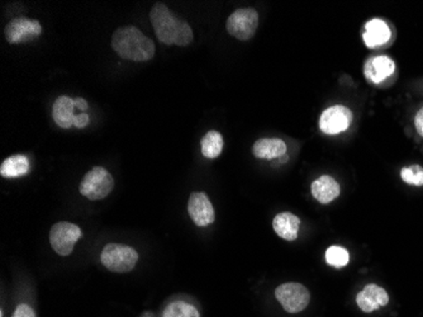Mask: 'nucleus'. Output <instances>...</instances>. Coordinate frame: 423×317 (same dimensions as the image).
<instances>
[{"mask_svg":"<svg viewBox=\"0 0 423 317\" xmlns=\"http://www.w3.org/2000/svg\"><path fill=\"white\" fill-rule=\"evenodd\" d=\"M150 21L160 42L164 45L188 46L193 42V29L183 18L176 17L163 3H156L150 11Z\"/></svg>","mask_w":423,"mask_h":317,"instance_id":"1","label":"nucleus"},{"mask_svg":"<svg viewBox=\"0 0 423 317\" xmlns=\"http://www.w3.org/2000/svg\"><path fill=\"white\" fill-rule=\"evenodd\" d=\"M112 49L130 61H150L155 56V44L135 26L119 27L112 37Z\"/></svg>","mask_w":423,"mask_h":317,"instance_id":"2","label":"nucleus"},{"mask_svg":"<svg viewBox=\"0 0 423 317\" xmlns=\"http://www.w3.org/2000/svg\"><path fill=\"white\" fill-rule=\"evenodd\" d=\"M101 261L109 272L128 273L137 264L138 253L128 245L108 243L101 254Z\"/></svg>","mask_w":423,"mask_h":317,"instance_id":"3","label":"nucleus"},{"mask_svg":"<svg viewBox=\"0 0 423 317\" xmlns=\"http://www.w3.org/2000/svg\"><path fill=\"white\" fill-rule=\"evenodd\" d=\"M114 179L111 173L103 166H96L85 174L79 191L89 201L104 199L113 191Z\"/></svg>","mask_w":423,"mask_h":317,"instance_id":"4","label":"nucleus"},{"mask_svg":"<svg viewBox=\"0 0 423 317\" xmlns=\"http://www.w3.org/2000/svg\"><path fill=\"white\" fill-rule=\"evenodd\" d=\"M227 31L240 41L251 40L259 27V13L254 8H241L233 11L226 23Z\"/></svg>","mask_w":423,"mask_h":317,"instance_id":"5","label":"nucleus"},{"mask_svg":"<svg viewBox=\"0 0 423 317\" xmlns=\"http://www.w3.org/2000/svg\"><path fill=\"white\" fill-rule=\"evenodd\" d=\"M81 238V230L71 222H57L50 231L52 249L61 256H68L73 251L75 243Z\"/></svg>","mask_w":423,"mask_h":317,"instance_id":"6","label":"nucleus"},{"mask_svg":"<svg viewBox=\"0 0 423 317\" xmlns=\"http://www.w3.org/2000/svg\"><path fill=\"white\" fill-rule=\"evenodd\" d=\"M275 297L289 313H298L310 305V291L300 283H284L275 289Z\"/></svg>","mask_w":423,"mask_h":317,"instance_id":"7","label":"nucleus"},{"mask_svg":"<svg viewBox=\"0 0 423 317\" xmlns=\"http://www.w3.org/2000/svg\"><path fill=\"white\" fill-rule=\"evenodd\" d=\"M354 114L350 108L336 104L322 112L320 117V130L326 135H339L350 127Z\"/></svg>","mask_w":423,"mask_h":317,"instance_id":"8","label":"nucleus"},{"mask_svg":"<svg viewBox=\"0 0 423 317\" xmlns=\"http://www.w3.org/2000/svg\"><path fill=\"white\" fill-rule=\"evenodd\" d=\"M42 27L39 21L29 19V18L19 17L11 19L4 29L6 40L11 45L24 44L29 41L34 40L40 36Z\"/></svg>","mask_w":423,"mask_h":317,"instance_id":"9","label":"nucleus"},{"mask_svg":"<svg viewBox=\"0 0 423 317\" xmlns=\"http://www.w3.org/2000/svg\"><path fill=\"white\" fill-rule=\"evenodd\" d=\"M188 213L193 222L199 227H205L215 222V208L203 192H194L188 201Z\"/></svg>","mask_w":423,"mask_h":317,"instance_id":"10","label":"nucleus"},{"mask_svg":"<svg viewBox=\"0 0 423 317\" xmlns=\"http://www.w3.org/2000/svg\"><path fill=\"white\" fill-rule=\"evenodd\" d=\"M389 302V296L385 289L377 284H367L356 297V303L362 312L377 311L382 307L387 306Z\"/></svg>","mask_w":423,"mask_h":317,"instance_id":"11","label":"nucleus"},{"mask_svg":"<svg viewBox=\"0 0 423 317\" xmlns=\"http://www.w3.org/2000/svg\"><path fill=\"white\" fill-rule=\"evenodd\" d=\"M395 64L389 56L370 57L364 65V75L372 84H380L393 75Z\"/></svg>","mask_w":423,"mask_h":317,"instance_id":"12","label":"nucleus"},{"mask_svg":"<svg viewBox=\"0 0 423 317\" xmlns=\"http://www.w3.org/2000/svg\"><path fill=\"white\" fill-rule=\"evenodd\" d=\"M392 37L389 26L382 19H372L365 24V31L362 34V40L369 49H377L379 46L389 42Z\"/></svg>","mask_w":423,"mask_h":317,"instance_id":"13","label":"nucleus"},{"mask_svg":"<svg viewBox=\"0 0 423 317\" xmlns=\"http://www.w3.org/2000/svg\"><path fill=\"white\" fill-rule=\"evenodd\" d=\"M310 192L320 203L328 204L339 197L341 188L332 176H322L312 183Z\"/></svg>","mask_w":423,"mask_h":317,"instance_id":"14","label":"nucleus"},{"mask_svg":"<svg viewBox=\"0 0 423 317\" xmlns=\"http://www.w3.org/2000/svg\"><path fill=\"white\" fill-rule=\"evenodd\" d=\"M253 154L258 158L274 160L284 156L287 154V144L277 137H265L255 142Z\"/></svg>","mask_w":423,"mask_h":317,"instance_id":"15","label":"nucleus"},{"mask_svg":"<svg viewBox=\"0 0 423 317\" xmlns=\"http://www.w3.org/2000/svg\"><path fill=\"white\" fill-rule=\"evenodd\" d=\"M272 227L279 238H284L287 241H294L297 240L300 233V217L290 212H282L275 216L272 221Z\"/></svg>","mask_w":423,"mask_h":317,"instance_id":"16","label":"nucleus"},{"mask_svg":"<svg viewBox=\"0 0 423 317\" xmlns=\"http://www.w3.org/2000/svg\"><path fill=\"white\" fill-rule=\"evenodd\" d=\"M75 108L73 98L68 96H58L52 108V117L55 124L61 129H70L73 126V119L76 116L73 114Z\"/></svg>","mask_w":423,"mask_h":317,"instance_id":"17","label":"nucleus"},{"mask_svg":"<svg viewBox=\"0 0 423 317\" xmlns=\"http://www.w3.org/2000/svg\"><path fill=\"white\" fill-rule=\"evenodd\" d=\"M29 173V160L24 155H11L0 165L3 178H21Z\"/></svg>","mask_w":423,"mask_h":317,"instance_id":"18","label":"nucleus"},{"mask_svg":"<svg viewBox=\"0 0 423 317\" xmlns=\"http://www.w3.org/2000/svg\"><path fill=\"white\" fill-rule=\"evenodd\" d=\"M200 150L204 158H215L220 156L223 150V137L217 131H209L200 142Z\"/></svg>","mask_w":423,"mask_h":317,"instance_id":"19","label":"nucleus"},{"mask_svg":"<svg viewBox=\"0 0 423 317\" xmlns=\"http://www.w3.org/2000/svg\"><path fill=\"white\" fill-rule=\"evenodd\" d=\"M163 317H200L195 307L184 301H174L163 312Z\"/></svg>","mask_w":423,"mask_h":317,"instance_id":"20","label":"nucleus"},{"mask_svg":"<svg viewBox=\"0 0 423 317\" xmlns=\"http://www.w3.org/2000/svg\"><path fill=\"white\" fill-rule=\"evenodd\" d=\"M326 261L335 268H342L349 264L350 255L342 246H330L326 251Z\"/></svg>","mask_w":423,"mask_h":317,"instance_id":"21","label":"nucleus"},{"mask_svg":"<svg viewBox=\"0 0 423 317\" xmlns=\"http://www.w3.org/2000/svg\"><path fill=\"white\" fill-rule=\"evenodd\" d=\"M402 181L416 187L423 186V168L419 165H411L401 170Z\"/></svg>","mask_w":423,"mask_h":317,"instance_id":"22","label":"nucleus"},{"mask_svg":"<svg viewBox=\"0 0 423 317\" xmlns=\"http://www.w3.org/2000/svg\"><path fill=\"white\" fill-rule=\"evenodd\" d=\"M11 317H36V313H34L32 307L26 305V303H22V305H18Z\"/></svg>","mask_w":423,"mask_h":317,"instance_id":"23","label":"nucleus"},{"mask_svg":"<svg viewBox=\"0 0 423 317\" xmlns=\"http://www.w3.org/2000/svg\"><path fill=\"white\" fill-rule=\"evenodd\" d=\"M89 122H91V117L88 114H76L73 119V126L78 129H85L86 126L89 125Z\"/></svg>","mask_w":423,"mask_h":317,"instance_id":"24","label":"nucleus"},{"mask_svg":"<svg viewBox=\"0 0 423 317\" xmlns=\"http://www.w3.org/2000/svg\"><path fill=\"white\" fill-rule=\"evenodd\" d=\"M414 126L418 134L423 137V108L418 111L416 117H414Z\"/></svg>","mask_w":423,"mask_h":317,"instance_id":"25","label":"nucleus"},{"mask_svg":"<svg viewBox=\"0 0 423 317\" xmlns=\"http://www.w3.org/2000/svg\"><path fill=\"white\" fill-rule=\"evenodd\" d=\"M73 104L79 111H83V114H85V111L89 108V104L84 98H73Z\"/></svg>","mask_w":423,"mask_h":317,"instance_id":"26","label":"nucleus"},{"mask_svg":"<svg viewBox=\"0 0 423 317\" xmlns=\"http://www.w3.org/2000/svg\"><path fill=\"white\" fill-rule=\"evenodd\" d=\"M142 317H153V313H150V312H146V313H143V316Z\"/></svg>","mask_w":423,"mask_h":317,"instance_id":"27","label":"nucleus"}]
</instances>
